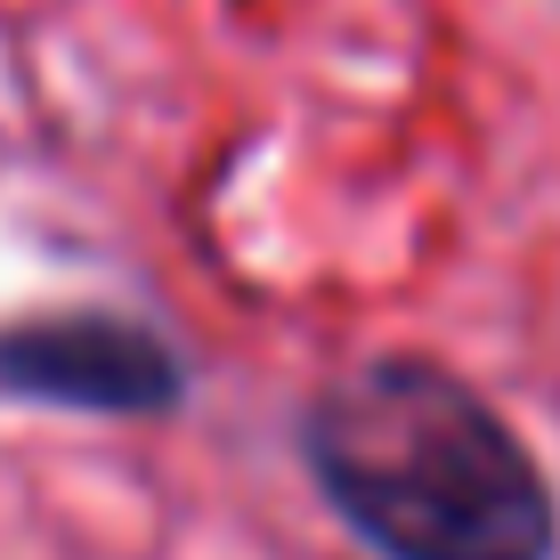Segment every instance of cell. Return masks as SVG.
I'll use <instances>...</instances> for the list:
<instances>
[{
	"instance_id": "1",
	"label": "cell",
	"mask_w": 560,
	"mask_h": 560,
	"mask_svg": "<svg viewBox=\"0 0 560 560\" xmlns=\"http://www.w3.org/2000/svg\"><path fill=\"white\" fill-rule=\"evenodd\" d=\"M325 504L382 560H545L552 488L512 422L431 358H374L301 415Z\"/></svg>"
},
{
	"instance_id": "2",
	"label": "cell",
	"mask_w": 560,
	"mask_h": 560,
	"mask_svg": "<svg viewBox=\"0 0 560 560\" xmlns=\"http://www.w3.org/2000/svg\"><path fill=\"white\" fill-rule=\"evenodd\" d=\"M0 382L66 407H163L171 398V358L147 334L106 317H66V325H25L0 341Z\"/></svg>"
}]
</instances>
